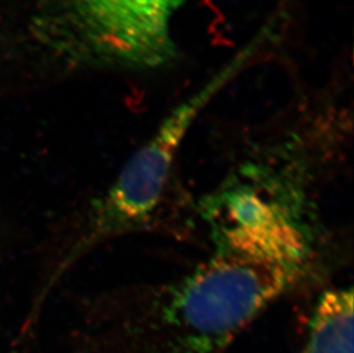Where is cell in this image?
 Instances as JSON below:
<instances>
[{
  "instance_id": "5",
  "label": "cell",
  "mask_w": 354,
  "mask_h": 353,
  "mask_svg": "<svg viewBox=\"0 0 354 353\" xmlns=\"http://www.w3.org/2000/svg\"><path fill=\"white\" fill-rule=\"evenodd\" d=\"M158 3H162L169 12L174 13L181 5H184L187 0H158Z\"/></svg>"
},
{
  "instance_id": "4",
  "label": "cell",
  "mask_w": 354,
  "mask_h": 353,
  "mask_svg": "<svg viewBox=\"0 0 354 353\" xmlns=\"http://www.w3.org/2000/svg\"><path fill=\"white\" fill-rule=\"evenodd\" d=\"M301 353H353V290L331 288L317 300Z\"/></svg>"
},
{
  "instance_id": "2",
  "label": "cell",
  "mask_w": 354,
  "mask_h": 353,
  "mask_svg": "<svg viewBox=\"0 0 354 353\" xmlns=\"http://www.w3.org/2000/svg\"><path fill=\"white\" fill-rule=\"evenodd\" d=\"M171 15L158 0H40L34 29L71 64L146 71L177 57Z\"/></svg>"
},
{
  "instance_id": "1",
  "label": "cell",
  "mask_w": 354,
  "mask_h": 353,
  "mask_svg": "<svg viewBox=\"0 0 354 353\" xmlns=\"http://www.w3.org/2000/svg\"><path fill=\"white\" fill-rule=\"evenodd\" d=\"M313 266L214 248L186 275L144 283L120 296L164 347L218 353L266 307L310 279Z\"/></svg>"
},
{
  "instance_id": "3",
  "label": "cell",
  "mask_w": 354,
  "mask_h": 353,
  "mask_svg": "<svg viewBox=\"0 0 354 353\" xmlns=\"http://www.w3.org/2000/svg\"><path fill=\"white\" fill-rule=\"evenodd\" d=\"M211 94L209 87L174 108L129 159L111 187L91 203L46 289L92 250L104 242L140 232L153 223L169 187L181 143Z\"/></svg>"
}]
</instances>
